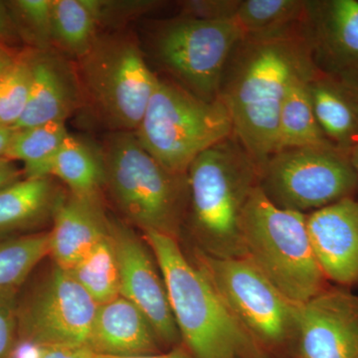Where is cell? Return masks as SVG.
<instances>
[{"mask_svg":"<svg viewBox=\"0 0 358 358\" xmlns=\"http://www.w3.org/2000/svg\"><path fill=\"white\" fill-rule=\"evenodd\" d=\"M317 72L303 20L275 34L245 36L233 51L219 100L229 113L234 136L260 169L275 152L280 112L289 89Z\"/></svg>","mask_w":358,"mask_h":358,"instance_id":"6da1fadb","label":"cell"},{"mask_svg":"<svg viewBox=\"0 0 358 358\" xmlns=\"http://www.w3.org/2000/svg\"><path fill=\"white\" fill-rule=\"evenodd\" d=\"M169 294L181 343L193 358H272L229 312L215 289L183 253L178 238L145 231Z\"/></svg>","mask_w":358,"mask_h":358,"instance_id":"7a4b0ae2","label":"cell"},{"mask_svg":"<svg viewBox=\"0 0 358 358\" xmlns=\"http://www.w3.org/2000/svg\"><path fill=\"white\" fill-rule=\"evenodd\" d=\"M260 167L233 134L199 155L187 171L190 224L199 251L243 258L240 218L259 186Z\"/></svg>","mask_w":358,"mask_h":358,"instance_id":"3957f363","label":"cell"},{"mask_svg":"<svg viewBox=\"0 0 358 358\" xmlns=\"http://www.w3.org/2000/svg\"><path fill=\"white\" fill-rule=\"evenodd\" d=\"M307 216L275 206L258 186L240 218L243 258L296 303L327 288L308 238Z\"/></svg>","mask_w":358,"mask_h":358,"instance_id":"277c9868","label":"cell"},{"mask_svg":"<svg viewBox=\"0 0 358 358\" xmlns=\"http://www.w3.org/2000/svg\"><path fill=\"white\" fill-rule=\"evenodd\" d=\"M105 182L122 213L143 231L178 238L189 205L187 174L171 173L133 131H115L101 155Z\"/></svg>","mask_w":358,"mask_h":358,"instance_id":"5b68a950","label":"cell"},{"mask_svg":"<svg viewBox=\"0 0 358 358\" xmlns=\"http://www.w3.org/2000/svg\"><path fill=\"white\" fill-rule=\"evenodd\" d=\"M134 134L162 166L187 174L199 155L234 131L229 113L219 99L202 100L180 85L159 79Z\"/></svg>","mask_w":358,"mask_h":358,"instance_id":"8992f818","label":"cell"},{"mask_svg":"<svg viewBox=\"0 0 358 358\" xmlns=\"http://www.w3.org/2000/svg\"><path fill=\"white\" fill-rule=\"evenodd\" d=\"M234 319L272 358H288L299 303L289 300L247 259L195 251L194 262Z\"/></svg>","mask_w":358,"mask_h":358,"instance_id":"52a82bcc","label":"cell"},{"mask_svg":"<svg viewBox=\"0 0 358 358\" xmlns=\"http://www.w3.org/2000/svg\"><path fill=\"white\" fill-rule=\"evenodd\" d=\"M79 82L103 121L115 131L136 133L159 78L133 40L96 36L79 58Z\"/></svg>","mask_w":358,"mask_h":358,"instance_id":"ba28073f","label":"cell"},{"mask_svg":"<svg viewBox=\"0 0 358 358\" xmlns=\"http://www.w3.org/2000/svg\"><path fill=\"white\" fill-rule=\"evenodd\" d=\"M259 187L279 208L308 214L352 197L358 178L338 148H289L268 157Z\"/></svg>","mask_w":358,"mask_h":358,"instance_id":"9c48e42d","label":"cell"},{"mask_svg":"<svg viewBox=\"0 0 358 358\" xmlns=\"http://www.w3.org/2000/svg\"><path fill=\"white\" fill-rule=\"evenodd\" d=\"M245 37L234 20L182 16L167 22L155 37L159 62L181 87L202 100H218L228 61Z\"/></svg>","mask_w":358,"mask_h":358,"instance_id":"30bf717a","label":"cell"},{"mask_svg":"<svg viewBox=\"0 0 358 358\" xmlns=\"http://www.w3.org/2000/svg\"><path fill=\"white\" fill-rule=\"evenodd\" d=\"M98 305L68 271L57 267L18 305V334L40 346L90 350Z\"/></svg>","mask_w":358,"mask_h":358,"instance_id":"8fae6325","label":"cell"},{"mask_svg":"<svg viewBox=\"0 0 358 358\" xmlns=\"http://www.w3.org/2000/svg\"><path fill=\"white\" fill-rule=\"evenodd\" d=\"M288 358H358V296L327 288L299 303Z\"/></svg>","mask_w":358,"mask_h":358,"instance_id":"7c38bea8","label":"cell"},{"mask_svg":"<svg viewBox=\"0 0 358 358\" xmlns=\"http://www.w3.org/2000/svg\"><path fill=\"white\" fill-rule=\"evenodd\" d=\"M110 232L119 265L121 296L147 317L162 345L178 346L180 334L154 254L150 255L147 246L122 226L110 225Z\"/></svg>","mask_w":358,"mask_h":358,"instance_id":"4fadbf2b","label":"cell"},{"mask_svg":"<svg viewBox=\"0 0 358 358\" xmlns=\"http://www.w3.org/2000/svg\"><path fill=\"white\" fill-rule=\"evenodd\" d=\"M303 29L320 72L339 81L358 76L357 0L307 1Z\"/></svg>","mask_w":358,"mask_h":358,"instance_id":"5bb4252c","label":"cell"},{"mask_svg":"<svg viewBox=\"0 0 358 358\" xmlns=\"http://www.w3.org/2000/svg\"><path fill=\"white\" fill-rule=\"evenodd\" d=\"M308 238L327 280L358 282V201L348 197L307 216Z\"/></svg>","mask_w":358,"mask_h":358,"instance_id":"9a60e30c","label":"cell"},{"mask_svg":"<svg viewBox=\"0 0 358 358\" xmlns=\"http://www.w3.org/2000/svg\"><path fill=\"white\" fill-rule=\"evenodd\" d=\"M30 63L32 82L29 99L13 131L49 122H65L81 101L79 78L62 58L48 51H40L30 57Z\"/></svg>","mask_w":358,"mask_h":358,"instance_id":"2e32d148","label":"cell"},{"mask_svg":"<svg viewBox=\"0 0 358 358\" xmlns=\"http://www.w3.org/2000/svg\"><path fill=\"white\" fill-rule=\"evenodd\" d=\"M53 219V228L49 232V255L57 267L65 271H70L110 235V224L103 215L99 199L74 194L62 196Z\"/></svg>","mask_w":358,"mask_h":358,"instance_id":"e0dca14e","label":"cell"},{"mask_svg":"<svg viewBox=\"0 0 358 358\" xmlns=\"http://www.w3.org/2000/svg\"><path fill=\"white\" fill-rule=\"evenodd\" d=\"M159 336L143 312L120 296L98 305L90 350L110 357H138L159 353Z\"/></svg>","mask_w":358,"mask_h":358,"instance_id":"ac0fdd59","label":"cell"},{"mask_svg":"<svg viewBox=\"0 0 358 358\" xmlns=\"http://www.w3.org/2000/svg\"><path fill=\"white\" fill-rule=\"evenodd\" d=\"M313 112L327 140L348 155L358 143V99L338 80L319 72L308 80Z\"/></svg>","mask_w":358,"mask_h":358,"instance_id":"d6986e66","label":"cell"},{"mask_svg":"<svg viewBox=\"0 0 358 358\" xmlns=\"http://www.w3.org/2000/svg\"><path fill=\"white\" fill-rule=\"evenodd\" d=\"M49 178H26L0 189V234L31 227L53 216L62 196Z\"/></svg>","mask_w":358,"mask_h":358,"instance_id":"ffe728a7","label":"cell"},{"mask_svg":"<svg viewBox=\"0 0 358 358\" xmlns=\"http://www.w3.org/2000/svg\"><path fill=\"white\" fill-rule=\"evenodd\" d=\"M51 176L66 183L72 194L87 199H99V190L105 182L101 157L70 134L51 159L27 178Z\"/></svg>","mask_w":358,"mask_h":358,"instance_id":"44dd1931","label":"cell"},{"mask_svg":"<svg viewBox=\"0 0 358 358\" xmlns=\"http://www.w3.org/2000/svg\"><path fill=\"white\" fill-rule=\"evenodd\" d=\"M313 77L296 81L285 98L280 112L275 152L289 148L334 147L322 133L313 112L308 89V80Z\"/></svg>","mask_w":358,"mask_h":358,"instance_id":"7402d4cb","label":"cell"},{"mask_svg":"<svg viewBox=\"0 0 358 358\" xmlns=\"http://www.w3.org/2000/svg\"><path fill=\"white\" fill-rule=\"evenodd\" d=\"M51 15L53 44L78 58L84 56L98 36L95 1L52 0Z\"/></svg>","mask_w":358,"mask_h":358,"instance_id":"603a6c76","label":"cell"},{"mask_svg":"<svg viewBox=\"0 0 358 358\" xmlns=\"http://www.w3.org/2000/svg\"><path fill=\"white\" fill-rule=\"evenodd\" d=\"M306 7L303 0H241L234 21L245 36H265L300 24Z\"/></svg>","mask_w":358,"mask_h":358,"instance_id":"cb8c5ba5","label":"cell"},{"mask_svg":"<svg viewBox=\"0 0 358 358\" xmlns=\"http://www.w3.org/2000/svg\"><path fill=\"white\" fill-rule=\"evenodd\" d=\"M70 275L96 301L108 303L121 296L117 256L110 235L96 244L70 271Z\"/></svg>","mask_w":358,"mask_h":358,"instance_id":"d4e9b609","label":"cell"},{"mask_svg":"<svg viewBox=\"0 0 358 358\" xmlns=\"http://www.w3.org/2000/svg\"><path fill=\"white\" fill-rule=\"evenodd\" d=\"M49 254V232L0 237V291L17 289Z\"/></svg>","mask_w":358,"mask_h":358,"instance_id":"484cf974","label":"cell"},{"mask_svg":"<svg viewBox=\"0 0 358 358\" xmlns=\"http://www.w3.org/2000/svg\"><path fill=\"white\" fill-rule=\"evenodd\" d=\"M69 136L65 122H49L20 131H14L6 159L24 164L26 178L51 159Z\"/></svg>","mask_w":358,"mask_h":358,"instance_id":"4316f807","label":"cell"},{"mask_svg":"<svg viewBox=\"0 0 358 358\" xmlns=\"http://www.w3.org/2000/svg\"><path fill=\"white\" fill-rule=\"evenodd\" d=\"M30 58L15 59L0 77V127L13 129L27 106L31 88Z\"/></svg>","mask_w":358,"mask_h":358,"instance_id":"83f0119b","label":"cell"},{"mask_svg":"<svg viewBox=\"0 0 358 358\" xmlns=\"http://www.w3.org/2000/svg\"><path fill=\"white\" fill-rule=\"evenodd\" d=\"M16 17L26 34L41 51H47L52 39V0H18L13 2Z\"/></svg>","mask_w":358,"mask_h":358,"instance_id":"f1b7e54d","label":"cell"},{"mask_svg":"<svg viewBox=\"0 0 358 358\" xmlns=\"http://www.w3.org/2000/svg\"><path fill=\"white\" fill-rule=\"evenodd\" d=\"M17 334L16 289L0 291V358L13 357Z\"/></svg>","mask_w":358,"mask_h":358,"instance_id":"f546056e","label":"cell"},{"mask_svg":"<svg viewBox=\"0 0 358 358\" xmlns=\"http://www.w3.org/2000/svg\"><path fill=\"white\" fill-rule=\"evenodd\" d=\"M241 0H205L185 2V15L207 20H234Z\"/></svg>","mask_w":358,"mask_h":358,"instance_id":"4dcf8cb0","label":"cell"},{"mask_svg":"<svg viewBox=\"0 0 358 358\" xmlns=\"http://www.w3.org/2000/svg\"><path fill=\"white\" fill-rule=\"evenodd\" d=\"M96 353L87 348L41 346L38 358H95Z\"/></svg>","mask_w":358,"mask_h":358,"instance_id":"1f68e13d","label":"cell"},{"mask_svg":"<svg viewBox=\"0 0 358 358\" xmlns=\"http://www.w3.org/2000/svg\"><path fill=\"white\" fill-rule=\"evenodd\" d=\"M22 173L13 160L0 157V189L20 180Z\"/></svg>","mask_w":358,"mask_h":358,"instance_id":"d6a6232c","label":"cell"},{"mask_svg":"<svg viewBox=\"0 0 358 358\" xmlns=\"http://www.w3.org/2000/svg\"><path fill=\"white\" fill-rule=\"evenodd\" d=\"M95 358H193L185 346L178 345L167 352L155 355H138V357H110V355H96Z\"/></svg>","mask_w":358,"mask_h":358,"instance_id":"836d02e7","label":"cell"},{"mask_svg":"<svg viewBox=\"0 0 358 358\" xmlns=\"http://www.w3.org/2000/svg\"><path fill=\"white\" fill-rule=\"evenodd\" d=\"M15 27L13 16L7 10L6 4L0 1V40L13 37Z\"/></svg>","mask_w":358,"mask_h":358,"instance_id":"e575fe53","label":"cell"},{"mask_svg":"<svg viewBox=\"0 0 358 358\" xmlns=\"http://www.w3.org/2000/svg\"><path fill=\"white\" fill-rule=\"evenodd\" d=\"M13 129L0 127V157H6L7 150L13 141Z\"/></svg>","mask_w":358,"mask_h":358,"instance_id":"d590c367","label":"cell"},{"mask_svg":"<svg viewBox=\"0 0 358 358\" xmlns=\"http://www.w3.org/2000/svg\"><path fill=\"white\" fill-rule=\"evenodd\" d=\"M14 60L15 58L13 57V54L7 50L6 47L0 45V77L13 65Z\"/></svg>","mask_w":358,"mask_h":358,"instance_id":"8d00e7d4","label":"cell"},{"mask_svg":"<svg viewBox=\"0 0 358 358\" xmlns=\"http://www.w3.org/2000/svg\"><path fill=\"white\" fill-rule=\"evenodd\" d=\"M348 157L358 178V143L348 150Z\"/></svg>","mask_w":358,"mask_h":358,"instance_id":"74e56055","label":"cell"},{"mask_svg":"<svg viewBox=\"0 0 358 358\" xmlns=\"http://www.w3.org/2000/svg\"><path fill=\"white\" fill-rule=\"evenodd\" d=\"M341 82V83L345 84V86H348V88L352 90L353 93H355V95L357 96V98L358 99V76L352 78V79L348 80V81Z\"/></svg>","mask_w":358,"mask_h":358,"instance_id":"f35d334b","label":"cell"}]
</instances>
